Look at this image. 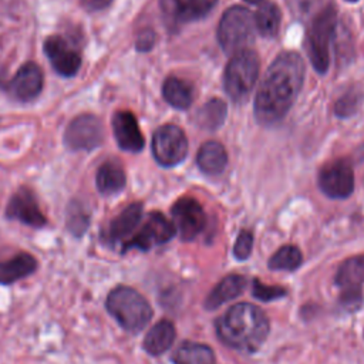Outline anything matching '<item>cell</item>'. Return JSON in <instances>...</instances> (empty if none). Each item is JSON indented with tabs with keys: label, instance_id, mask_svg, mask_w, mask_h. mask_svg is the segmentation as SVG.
<instances>
[{
	"label": "cell",
	"instance_id": "1",
	"mask_svg": "<svg viewBox=\"0 0 364 364\" xmlns=\"http://www.w3.org/2000/svg\"><path fill=\"white\" fill-rule=\"evenodd\" d=\"M304 80L303 58L294 51H283L269 65L255 97V117L262 125H273L284 118L296 101Z\"/></svg>",
	"mask_w": 364,
	"mask_h": 364
},
{
	"label": "cell",
	"instance_id": "2",
	"mask_svg": "<svg viewBox=\"0 0 364 364\" xmlns=\"http://www.w3.org/2000/svg\"><path fill=\"white\" fill-rule=\"evenodd\" d=\"M270 323L264 311L252 303H236L215 321L218 338L228 347L255 353L264 343Z\"/></svg>",
	"mask_w": 364,
	"mask_h": 364
},
{
	"label": "cell",
	"instance_id": "3",
	"mask_svg": "<svg viewBox=\"0 0 364 364\" xmlns=\"http://www.w3.org/2000/svg\"><path fill=\"white\" fill-rule=\"evenodd\" d=\"M105 309L131 334L141 333L154 314L149 301L138 290L127 284H118L107 294Z\"/></svg>",
	"mask_w": 364,
	"mask_h": 364
},
{
	"label": "cell",
	"instance_id": "4",
	"mask_svg": "<svg viewBox=\"0 0 364 364\" xmlns=\"http://www.w3.org/2000/svg\"><path fill=\"white\" fill-rule=\"evenodd\" d=\"M336 24L337 11L328 4L313 17L307 30V55L314 70L320 74H324L330 65V46L336 33Z\"/></svg>",
	"mask_w": 364,
	"mask_h": 364
},
{
	"label": "cell",
	"instance_id": "5",
	"mask_svg": "<svg viewBox=\"0 0 364 364\" xmlns=\"http://www.w3.org/2000/svg\"><path fill=\"white\" fill-rule=\"evenodd\" d=\"M255 17L242 6L229 7L218 26V41L226 54H236L246 50L255 36Z\"/></svg>",
	"mask_w": 364,
	"mask_h": 364
},
{
	"label": "cell",
	"instance_id": "6",
	"mask_svg": "<svg viewBox=\"0 0 364 364\" xmlns=\"http://www.w3.org/2000/svg\"><path fill=\"white\" fill-rule=\"evenodd\" d=\"M259 57L252 50H242L230 58L225 68L223 85L235 102H243L255 87L259 75Z\"/></svg>",
	"mask_w": 364,
	"mask_h": 364
},
{
	"label": "cell",
	"instance_id": "7",
	"mask_svg": "<svg viewBox=\"0 0 364 364\" xmlns=\"http://www.w3.org/2000/svg\"><path fill=\"white\" fill-rule=\"evenodd\" d=\"M340 289V303L344 309L357 310L363 303L364 284V255L351 256L340 263L334 277Z\"/></svg>",
	"mask_w": 364,
	"mask_h": 364
},
{
	"label": "cell",
	"instance_id": "8",
	"mask_svg": "<svg viewBox=\"0 0 364 364\" xmlns=\"http://www.w3.org/2000/svg\"><path fill=\"white\" fill-rule=\"evenodd\" d=\"M176 235L175 226L161 212H151L146 215L141 228L121 245V252L131 249L148 252L155 246L168 243Z\"/></svg>",
	"mask_w": 364,
	"mask_h": 364
},
{
	"label": "cell",
	"instance_id": "9",
	"mask_svg": "<svg viewBox=\"0 0 364 364\" xmlns=\"http://www.w3.org/2000/svg\"><path fill=\"white\" fill-rule=\"evenodd\" d=\"M188 148L185 132L173 124H165L154 132L152 154L161 166L171 168L181 164L188 154Z\"/></svg>",
	"mask_w": 364,
	"mask_h": 364
},
{
	"label": "cell",
	"instance_id": "10",
	"mask_svg": "<svg viewBox=\"0 0 364 364\" xmlns=\"http://www.w3.org/2000/svg\"><path fill=\"white\" fill-rule=\"evenodd\" d=\"M317 182L326 196L346 199L354 191L353 168L347 159H334L320 169Z\"/></svg>",
	"mask_w": 364,
	"mask_h": 364
},
{
	"label": "cell",
	"instance_id": "11",
	"mask_svg": "<svg viewBox=\"0 0 364 364\" xmlns=\"http://www.w3.org/2000/svg\"><path fill=\"white\" fill-rule=\"evenodd\" d=\"M171 215L175 230L183 242L193 240L206 226L205 210L193 198L178 199L171 208Z\"/></svg>",
	"mask_w": 364,
	"mask_h": 364
},
{
	"label": "cell",
	"instance_id": "12",
	"mask_svg": "<svg viewBox=\"0 0 364 364\" xmlns=\"http://www.w3.org/2000/svg\"><path fill=\"white\" fill-rule=\"evenodd\" d=\"M104 138V127L92 114H81L75 117L67 127L64 142L74 151H91L97 148Z\"/></svg>",
	"mask_w": 364,
	"mask_h": 364
},
{
	"label": "cell",
	"instance_id": "13",
	"mask_svg": "<svg viewBox=\"0 0 364 364\" xmlns=\"http://www.w3.org/2000/svg\"><path fill=\"white\" fill-rule=\"evenodd\" d=\"M6 218L10 220H18L31 228H43L47 223L44 213L41 212L36 195L28 188L17 189L10 198L6 206Z\"/></svg>",
	"mask_w": 364,
	"mask_h": 364
},
{
	"label": "cell",
	"instance_id": "14",
	"mask_svg": "<svg viewBox=\"0 0 364 364\" xmlns=\"http://www.w3.org/2000/svg\"><path fill=\"white\" fill-rule=\"evenodd\" d=\"M44 53L53 68L64 77H73L81 67V57L68 40L51 36L44 41Z\"/></svg>",
	"mask_w": 364,
	"mask_h": 364
},
{
	"label": "cell",
	"instance_id": "15",
	"mask_svg": "<svg viewBox=\"0 0 364 364\" xmlns=\"http://www.w3.org/2000/svg\"><path fill=\"white\" fill-rule=\"evenodd\" d=\"M142 210L144 206L141 202H134L124 208L105 228L102 232V240L104 243L114 246L117 243L127 242L134 230L138 228V225L142 220Z\"/></svg>",
	"mask_w": 364,
	"mask_h": 364
},
{
	"label": "cell",
	"instance_id": "16",
	"mask_svg": "<svg viewBox=\"0 0 364 364\" xmlns=\"http://www.w3.org/2000/svg\"><path fill=\"white\" fill-rule=\"evenodd\" d=\"M218 0H161L164 16L175 23H189L203 18L216 4Z\"/></svg>",
	"mask_w": 364,
	"mask_h": 364
},
{
	"label": "cell",
	"instance_id": "17",
	"mask_svg": "<svg viewBox=\"0 0 364 364\" xmlns=\"http://www.w3.org/2000/svg\"><path fill=\"white\" fill-rule=\"evenodd\" d=\"M43 88V71L36 63H26L18 68L7 85V91L20 101L34 100Z\"/></svg>",
	"mask_w": 364,
	"mask_h": 364
},
{
	"label": "cell",
	"instance_id": "18",
	"mask_svg": "<svg viewBox=\"0 0 364 364\" xmlns=\"http://www.w3.org/2000/svg\"><path fill=\"white\" fill-rule=\"evenodd\" d=\"M112 129L121 149L139 152L144 148V136L135 115L129 111H117L112 117Z\"/></svg>",
	"mask_w": 364,
	"mask_h": 364
},
{
	"label": "cell",
	"instance_id": "19",
	"mask_svg": "<svg viewBox=\"0 0 364 364\" xmlns=\"http://www.w3.org/2000/svg\"><path fill=\"white\" fill-rule=\"evenodd\" d=\"M37 269V259L28 252H20L6 260H0V284H13L34 274Z\"/></svg>",
	"mask_w": 364,
	"mask_h": 364
},
{
	"label": "cell",
	"instance_id": "20",
	"mask_svg": "<svg viewBox=\"0 0 364 364\" xmlns=\"http://www.w3.org/2000/svg\"><path fill=\"white\" fill-rule=\"evenodd\" d=\"M247 286V280L243 274L230 273L222 277L218 284L209 291L205 300V307L208 310H215L222 304L239 297Z\"/></svg>",
	"mask_w": 364,
	"mask_h": 364
},
{
	"label": "cell",
	"instance_id": "21",
	"mask_svg": "<svg viewBox=\"0 0 364 364\" xmlns=\"http://www.w3.org/2000/svg\"><path fill=\"white\" fill-rule=\"evenodd\" d=\"M176 337V330L172 321L162 318L156 321L145 334L142 347L149 355H161L168 351Z\"/></svg>",
	"mask_w": 364,
	"mask_h": 364
},
{
	"label": "cell",
	"instance_id": "22",
	"mask_svg": "<svg viewBox=\"0 0 364 364\" xmlns=\"http://www.w3.org/2000/svg\"><path fill=\"white\" fill-rule=\"evenodd\" d=\"M196 162L199 169L206 175H219L228 164L225 146L218 141H206L198 151Z\"/></svg>",
	"mask_w": 364,
	"mask_h": 364
},
{
	"label": "cell",
	"instance_id": "23",
	"mask_svg": "<svg viewBox=\"0 0 364 364\" xmlns=\"http://www.w3.org/2000/svg\"><path fill=\"white\" fill-rule=\"evenodd\" d=\"M173 364H216L213 350L208 344L182 341L172 354Z\"/></svg>",
	"mask_w": 364,
	"mask_h": 364
},
{
	"label": "cell",
	"instance_id": "24",
	"mask_svg": "<svg viewBox=\"0 0 364 364\" xmlns=\"http://www.w3.org/2000/svg\"><path fill=\"white\" fill-rule=\"evenodd\" d=\"M95 182L102 195H114L124 189L127 178L122 166L117 161H107L98 168Z\"/></svg>",
	"mask_w": 364,
	"mask_h": 364
},
{
	"label": "cell",
	"instance_id": "25",
	"mask_svg": "<svg viewBox=\"0 0 364 364\" xmlns=\"http://www.w3.org/2000/svg\"><path fill=\"white\" fill-rule=\"evenodd\" d=\"M165 101L176 109H186L193 101V90L189 82L179 77H168L162 85Z\"/></svg>",
	"mask_w": 364,
	"mask_h": 364
},
{
	"label": "cell",
	"instance_id": "26",
	"mask_svg": "<svg viewBox=\"0 0 364 364\" xmlns=\"http://www.w3.org/2000/svg\"><path fill=\"white\" fill-rule=\"evenodd\" d=\"M253 17L255 26L263 37L272 38L277 34L280 26V11L274 3L263 0L257 4V10Z\"/></svg>",
	"mask_w": 364,
	"mask_h": 364
},
{
	"label": "cell",
	"instance_id": "27",
	"mask_svg": "<svg viewBox=\"0 0 364 364\" xmlns=\"http://www.w3.org/2000/svg\"><path fill=\"white\" fill-rule=\"evenodd\" d=\"M226 117V104L220 98H212L205 102L196 112V122L200 128L208 131L218 129Z\"/></svg>",
	"mask_w": 364,
	"mask_h": 364
},
{
	"label": "cell",
	"instance_id": "28",
	"mask_svg": "<svg viewBox=\"0 0 364 364\" xmlns=\"http://www.w3.org/2000/svg\"><path fill=\"white\" fill-rule=\"evenodd\" d=\"M301 262H303V255L300 249L294 245H284L270 256L267 266L272 270L293 272L300 267Z\"/></svg>",
	"mask_w": 364,
	"mask_h": 364
},
{
	"label": "cell",
	"instance_id": "29",
	"mask_svg": "<svg viewBox=\"0 0 364 364\" xmlns=\"http://www.w3.org/2000/svg\"><path fill=\"white\" fill-rule=\"evenodd\" d=\"M90 225V215L80 203H71L67 212V229L77 237L82 236Z\"/></svg>",
	"mask_w": 364,
	"mask_h": 364
},
{
	"label": "cell",
	"instance_id": "30",
	"mask_svg": "<svg viewBox=\"0 0 364 364\" xmlns=\"http://www.w3.org/2000/svg\"><path fill=\"white\" fill-rule=\"evenodd\" d=\"M252 294L257 300L272 301V300L284 297L287 294V290L284 287L274 286V284H263L259 279H255L252 284Z\"/></svg>",
	"mask_w": 364,
	"mask_h": 364
},
{
	"label": "cell",
	"instance_id": "31",
	"mask_svg": "<svg viewBox=\"0 0 364 364\" xmlns=\"http://www.w3.org/2000/svg\"><path fill=\"white\" fill-rule=\"evenodd\" d=\"M360 94L357 91H348L346 92L343 97H340L337 100V102L334 104V112L337 117L340 118H346L353 115L358 105H360Z\"/></svg>",
	"mask_w": 364,
	"mask_h": 364
},
{
	"label": "cell",
	"instance_id": "32",
	"mask_svg": "<svg viewBox=\"0 0 364 364\" xmlns=\"http://www.w3.org/2000/svg\"><path fill=\"white\" fill-rule=\"evenodd\" d=\"M253 250V233L250 230H242L233 245V256L237 260H246Z\"/></svg>",
	"mask_w": 364,
	"mask_h": 364
},
{
	"label": "cell",
	"instance_id": "33",
	"mask_svg": "<svg viewBox=\"0 0 364 364\" xmlns=\"http://www.w3.org/2000/svg\"><path fill=\"white\" fill-rule=\"evenodd\" d=\"M286 3L296 18L306 20L317 6L318 0H286Z\"/></svg>",
	"mask_w": 364,
	"mask_h": 364
},
{
	"label": "cell",
	"instance_id": "34",
	"mask_svg": "<svg viewBox=\"0 0 364 364\" xmlns=\"http://www.w3.org/2000/svg\"><path fill=\"white\" fill-rule=\"evenodd\" d=\"M154 41H155V34L151 30H146V31L141 33V36L138 37L136 48L141 51H146L154 46Z\"/></svg>",
	"mask_w": 364,
	"mask_h": 364
},
{
	"label": "cell",
	"instance_id": "35",
	"mask_svg": "<svg viewBox=\"0 0 364 364\" xmlns=\"http://www.w3.org/2000/svg\"><path fill=\"white\" fill-rule=\"evenodd\" d=\"M82 7L88 11H98L111 4L112 0H80Z\"/></svg>",
	"mask_w": 364,
	"mask_h": 364
},
{
	"label": "cell",
	"instance_id": "36",
	"mask_svg": "<svg viewBox=\"0 0 364 364\" xmlns=\"http://www.w3.org/2000/svg\"><path fill=\"white\" fill-rule=\"evenodd\" d=\"M358 158H360V159H364V144L358 148Z\"/></svg>",
	"mask_w": 364,
	"mask_h": 364
},
{
	"label": "cell",
	"instance_id": "37",
	"mask_svg": "<svg viewBox=\"0 0 364 364\" xmlns=\"http://www.w3.org/2000/svg\"><path fill=\"white\" fill-rule=\"evenodd\" d=\"M246 3H249V4H255V6H257L259 3H262L263 0H245Z\"/></svg>",
	"mask_w": 364,
	"mask_h": 364
},
{
	"label": "cell",
	"instance_id": "38",
	"mask_svg": "<svg viewBox=\"0 0 364 364\" xmlns=\"http://www.w3.org/2000/svg\"><path fill=\"white\" fill-rule=\"evenodd\" d=\"M347 1H358V0H347Z\"/></svg>",
	"mask_w": 364,
	"mask_h": 364
}]
</instances>
